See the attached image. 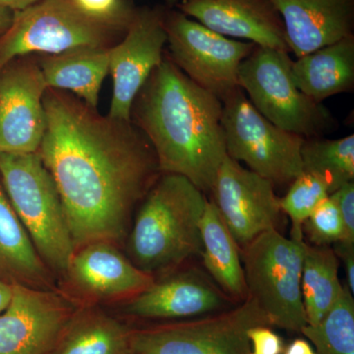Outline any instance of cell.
<instances>
[{
	"instance_id": "5bb4252c",
	"label": "cell",
	"mask_w": 354,
	"mask_h": 354,
	"mask_svg": "<svg viewBox=\"0 0 354 354\" xmlns=\"http://www.w3.org/2000/svg\"><path fill=\"white\" fill-rule=\"evenodd\" d=\"M165 9H136L127 34L109 48L113 92L108 115L130 121L135 97L165 55Z\"/></svg>"
},
{
	"instance_id": "d6a6232c",
	"label": "cell",
	"mask_w": 354,
	"mask_h": 354,
	"mask_svg": "<svg viewBox=\"0 0 354 354\" xmlns=\"http://www.w3.org/2000/svg\"><path fill=\"white\" fill-rule=\"evenodd\" d=\"M283 354H317L313 346L304 339H293L285 346Z\"/></svg>"
},
{
	"instance_id": "44dd1931",
	"label": "cell",
	"mask_w": 354,
	"mask_h": 354,
	"mask_svg": "<svg viewBox=\"0 0 354 354\" xmlns=\"http://www.w3.org/2000/svg\"><path fill=\"white\" fill-rule=\"evenodd\" d=\"M203 266L209 278L237 304L248 297L241 247L230 234L218 209L207 202L201 223Z\"/></svg>"
},
{
	"instance_id": "3957f363",
	"label": "cell",
	"mask_w": 354,
	"mask_h": 354,
	"mask_svg": "<svg viewBox=\"0 0 354 354\" xmlns=\"http://www.w3.org/2000/svg\"><path fill=\"white\" fill-rule=\"evenodd\" d=\"M207 202V195L185 177L160 174L133 223L128 241L133 264L153 276L200 257Z\"/></svg>"
},
{
	"instance_id": "836d02e7",
	"label": "cell",
	"mask_w": 354,
	"mask_h": 354,
	"mask_svg": "<svg viewBox=\"0 0 354 354\" xmlns=\"http://www.w3.org/2000/svg\"><path fill=\"white\" fill-rule=\"evenodd\" d=\"M13 297V283L0 277V314L4 311L10 304Z\"/></svg>"
},
{
	"instance_id": "2e32d148",
	"label": "cell",
	"mask_w": 354,
	"mask_h": 354,
	"mask_svg": "<svg viewBox=\"0 0 354 354\" xmlns=\"http://www.w3.org/2000/svg\"><path fill=\"white\" fill-rule=\"evenodd\" d=\"M176 7L227 38L290 53L285 25L271 0H179Z\"/></svg>"
},
{
	"instance_id": "603a6c76",
	"label": "cell",
	"mask_w": 354,
	"mask_h": 354,
	"mask_svg": "<svg viewBox=\"0 0 354 354\" xmlns=\"http://www.w3.org/2000/svg\"><path fill=\"white\" fill-rule=\"evenodd\" d=\"M131 332L100 310H76L53 354H132Z\"/></svg>"
},
{
	"instance_id": "e575fe53",
	"label": "cell",
	"mask_w": 354,
	"mask_h": 354,
	"mask_svg": "<svg viewBox=\"0 0 354 354\" xmlns=\"http://www.w3.org/2000/svg\"><path fill=\"white\" fill-rule=\"evenodd\" d=\"M14 11L6 7L0 6V39L12 24Z\"/></svg>"
},
{
	"instance_id": "ba28073f",
	"label": "cell",
	"mask_w": 354,
	"mask_h": 354,
	"mask_svg": "<svg viewBox=\"0 0 354 354\" xmlns=\"http://www.w3.org/2000/svg\"><path fill=\"white\" fill-rule=\"evenodd\" d=\"M227 155L276 186L290 185L302 174L304 137L286 131L257 111L241 87L221 100Z\"/></svg>"
},
{
	"instance_id": "4fadbf2b",
	"label": "cell",
	"mask_w": 354,
	"mask_h": 354,
	"mask_svg": "<svg viewBox=\"0 0 354 354\" xmlns=\"http://www.w3.org/2000/svg\"><path fill=\"white\" fill-rule=\"evenodd\" d=\"M75 311L55 291L13 283L0 314V354H53Z\"/></svg>"
},
{
	"instance_id": "ac0fdd59",
	"label": "cell",
	"mask_w": 354,
	"mask_h": 354,
	"mask_svg": "<svg viewBox=\"0 0 354 354\" xmlns=\"http://www.w3.org/2000/svg\"><path fill=\"white\" fill-rule=\"evenodd\" d=\"M285 25L290 53L300 57L353 36L354 0H271Z\"/></svg>"
},
{
	"instance_id": "5b68a950",
	"label": "cell",
	"mask_w": 354,
	"mask_h": 354,
	"mask_svg": "<svg viewBox=\"0 0 354 354\" xmlns=\"http://www.w3.org/2000/svg\"><path fill=\"white\" fill-rule=\"evenodd\" d=\"M127 29L88 17L70 0H39L14 12L0 39V71L15 58L55 55L85 48H109Z\"/></svg>"
},
{
	"instance_id": "6da1fadb",
	"label": "cell",
	"mask_w": 354,
	"mask_h": 354,
	"mask_svg": "<svg viewBox=\"0 0 354 354\" xmlns=\"http://www.w3.org/2000/svg\"><path fill=\"white\" fill-rule=\"evenodd\" d=\"M38 153L57 185L75 248L116 242L160 176L155 151L132 121L104 116L64 91L44 97Z\"/></svg>"
},
{
	"instance_id": "1f68e13d",
	"label": "cell",
	"mask_w": 354,
	"mask_h": 354,
	"mask_svg": "<svg viewBox=\"0 0 354 354\" xmlns=\"http://www.w3.org/2000/svg\"><path fill=\"white\" fill-rule=\"evenodd\" d=\"M339 260L344 262L346 268V286L349 291L354 295V244L339 243L332 246Z\"/></svg>"
},
{
	"instance_id": "f546056e",
	"label": "cell",
	"mask_w": 354,
	"mask_h": 354,
	"mask_svg": "<svg viewBox=\"0 0 354 354\" xmlns=\"http://www.w3.org/2000/svg\"><path fill=\"white\" fill-rule=\"evenodd\" d=\"M249 354H283V339L271 329V326H256L248 330Z\"/></svg>"
},
{
	"instance_id": "7c38bea8",
	"label": "cell",
	"mask_w": 354,
	"mask_h": 354,
	"mask_svg": "<svg viewBox=\"0 0 354 354\" xmlns=\"http://www.w3.org/2000/svg\"><path fill=\"white\" fill-rule=\"evenodd\" d=\"M48 90L38 57L15 58L0 71V153H38L46 130Z\"/></svg>"
},
{
	"instance_id": "8992f818",
	"label": "cell",
	"mask_w": 354,
	"mask_h": 354,
	"mask_svg": "<svg viewBox=\"0 0 354 354\" xmlns=\"http://www.w3.org/2000/svg\"><path fill=\"white\" fill-rule=\"evenodd\" d=\"M292 64L286 51L255 46L239 67V87L272 124L304 138L322 137L337 125L334 116L297 88Z\"/></svg>"
},
{
	"instance_id": "f1b7e54d",
	"label": "cell",
	"mask_w": 354,
	"mask_h": 354,
	"mask_svg": "<svg viewBox=\"0 0 354 354\" xmlns=\"http://www.w3.org/2000/svg\"><path fill=\"white\" fill-rule=\"evenodd\" d=\"M77 9L93 18L128 29L136 8L127 0H70Z\"/></svg>"
},
{
	"instance_id": "ffe728a7",
	"label": "cell",
	"mask_w": 354,
	"mask_h": 354,
	"mask_svg": "<svg viewBox=\"0 0 354 354\" xmlns=\"http://www.w3.org/2000/svg\"><path fill=\"white\" fill-rule=\"evenodd\" d=\"M109 48H78L38 57L48 88L68 91L97 109L102 82L109 73Z\"/></svg>"
},
{
	"instance_id": "8d00e7d4",
	"label": "cell",
	"mask_w": 354,
	"mask_h": 354,
	"mask_svg": "<svg viewBox=\"0 0 354 354\" xmlns=\"http://www.w3.org/2000/svg\"><path fill=\"white\" fill-rule=\"evenodd\" d=\"M164 1L169 8H174V7H176L179 0H164Z\"/></svg>"
},
{
	"instance_id": "484cf974",
	"label": "cell",
	"mask_w": 354,
	"mask_h": 354,
	"mask_svg": "<svg viewBox=\"0 0 354 354\" xmlns=\"http://www.w3.org/2000/svg\"><path fill=\"white\" fill-rule=\"evenodd\" d=\"M317 354H354V299L346 285L339 300L318 325L301 333Z\"/></svg>"
},
{
	"instance_id": "52a82bcc",
	"label": "cell",
	"mask_w": 354,
	"mask_h": 354,
	"mask_svg": "<svg viewBox=\"0 0 354 354\" xmlns=\"http://www.w3.org/2000/svg\"><path fill=\"white\" fill-rule=\"evenodd\" d=\"M305 244L274 230L241 248L248 297L271 326L291 333H301L307 325L300 288Z\"/></svg>"
},
{
	"instance_id": "d590c367",
	"label": "cell",
	"mask_w": 354,
	"mask_h": 354,
	"mask_svg": "<svg viewBox=\"0 0 354 354\" xmlns=\"http://www.w3.org/2000/svg\"><path fill=\"white\" fill-rule=\"evenodd\" d=\"M38 1L39 0H0V6L11 9L16 12V11L23 10Z\"/></svg>"
},
{
	"instance_id": "8fae6325",
	"label": "cell",
	"mask_w": 354,
	"mask_h": 354,
	"mask_svg": "<svg viewBox=\"0 0 354 354\" xmlns=\"http://www.w3.org/2000/svg\"><path fill=\"white\" fill-rule=\"evenodd\" d=\"M209 195L241 248L258 235L279 230L283 213L274 184L227 155Z\"/></svg>"
},
{
	"instance_id": "7a4b0ae2",
	"label": "cell",
	"mask_w": 354,
	"mask_h": 354,
	"mask_svg": "<svg viewBox=\"0 0 354 354\" xmlns=\"http://www.w3.org/2000/svg\"><path fill=\"white\" fill-rule=\"evenodd\" d=\"M221 114V100L165 53L135 97L130 120L152 145L160 174L185 177L209 195L227 156Z\"/></svg>"
},
{
	"instance_id": "cb8c5ba5",
	"label": "cell",
	"mask_w": 354,
	"mask_h": 354,
	"mask_svg": "<svg viewBox=\"0 0 354 354\" xmlns=\"http://www.w3.org/2000/svg\"><path fill=\"white\" fill-rule=\"evenodd\" d=\"M339 268L332 246L305 244L300 288L307 325H318L341 297L344 285L339 281Z\"/></svg>"
},
{
	"instance_id": "7402d4cb",
	"label": "cell",
	"mask_w": 354,
	"mask_h": 354,
	"mask_svg": "<svg viewBox=\"0 0 354 354\" xmlns=\"http://www.w3.org/2000/svg\"><path fill=\"white\" fill-rule=\"evenodd\" d=\"M0 277L11 283L53 288L50 270L16 215L0 185Z\"/></svg>"
},
{
	"instance_id": "4dcf8cb0",
	"label": "cell",
	"mask_w": 354,
	"mask_h": 354,
	"mask_svg": "<svg viewBox=\"0 0 354 354\" xmlns=\"http://www.w3.org/2000/svg\"><path fill=\"white\" fill-rule=\"evenodd\" d=\"M330 196L337 203L344 221L346 236L342 243L354 244V181L344 184Z\"/></svg>"
},
{
	"instance_id": "e0dca14e",
	"label": "cell",
	"mask_w": 354,
	"mask_h": 354,
	"mask_svg": "<svg viewBox=\"0 0 354 354\" xmlns=\"http://www.w3.org/2000/svg\"><path fill=\"white\" fill-rule=\"evenodd\" d=\"M65 276L79 292L97 300L130 299L155 279L109 241L92 242L76 249Z\"/></svg>"
},
{
	"instance_id": "9c48e42d",
	"label": "cell",
	"mask_w": 354,
	"mask_h": 354,
	"mask_svg": "<svg viewBox=\"0 0 354 354\" xmlns=\"http://www.w3.org/2000/svg\"><path fill=\"white\" fill-rule=\"evenodd\" d=\"M271 326L251 297L209 315L131 332L132 354H249L248 330ZM272 327V326H271Z\"/></svg>"
},
{
	"instance_id": "4316f807",
	"label": "cell",
	"mask_w": 354,
	"mask_h": 354,
	"mask_svg": "<svg viewBox=\"0 0 354 354\" xmlns=\"http://www.w3.org/2000/svg\"><path fill=\"white\" fill-rule=\"evenodd\" d=\"M330 195L329 187L320 177L302 171L290 183L281 198V208L291 223L290 239L304 241V223L321 202Z\"/></svg>"
},
{
	"instance_id": "9a60e30c",
	"label": "cell",
	"mask_w": 354,
	"mask_h": 354,
	"mask_svg": "<svg viewBox=\"0 0 354 354\" xmlns=\"http://www.w3.org/2000/svg\"><path fill=\"white\" fill-rule=\"evenodd\" d=\"M209 278L206 271L191 266L171 271L130 298L125 311L148 320H176L218 313L237 305Z\"/></svg>"
},
{
	"instance_id": "d6986e66",
	"label": "cell",
	"mask_w": 354,
	"mask_h": 354,
	"mask_svg": "<svg viewBox=\"0 0 354 354\" xmlns=\"http://www.w3.org/2000/svg\"><path fill=\"white\" fill-rule=\"evenodd\" d=\"M297 88L317 104L354 87V36L328 44L292 64Z\"/></svg>"
},
{
	"instance_id": "d4e9b609",
	"label": "cell",
	"mask_w": 354,
	"mask_h": 354,
	"mask_svg": "<svg viewBox=\"0 0 354 354\" xmlns=\"http://www.w3.org/2000/svg\"><path fill=\"white\" fill-rule=\"evenodd\" d=\"M302 171L322 178L330 194L354 180V135L344 138H305L301 148Z\"/></svg>"
},
{
	"instance_id": "83f0119b",
	"label": "cell",
	"mask_w": 354,
	"mask_h": 354,
	"mask_svg": "<svg viewBox=\"0 0 354 354\" xmlns=\"http://www.w3.org/2000/svg\"><path fill=\"white\" fill-rule=\"evenodd\" d=\"M304 235L308 241L306 243L313 246H332L344 241V221L330 195L305 221Z\"/></svg>"
},
{
	"instance_id": "277c9868",
	"label": "cell",
	"mask_w": 354,
	"mask_h": 354,
	"mask_svg": "<svg viewBox=\"0 0 354 354\" xmlns=\"http://www.w3.org/2000/svg\"><path fill=\"white\" fill-rule=\"evenodd\" d=\"M0 176L44 264L65 276L76 248L57 185L39 153H0Z\"/></svg>"
},
{
	"instance_id": "30bf717a",
	"label": "cell",
	"mask_w": 354,
	"mask_h": 354,
	"mask_svg": "<svg viewBox=\"0 0 354 354\" xmlns=\"http://www.w3.org/2000/svg\"><path fill=\"white\" fill-rule=\"evenodd\" d=\"M164 23L167 55L193 82L221 101L239 87V67L256 44L223 36L172 8L165 10Z\"/></svg>"
}]
</instances>
